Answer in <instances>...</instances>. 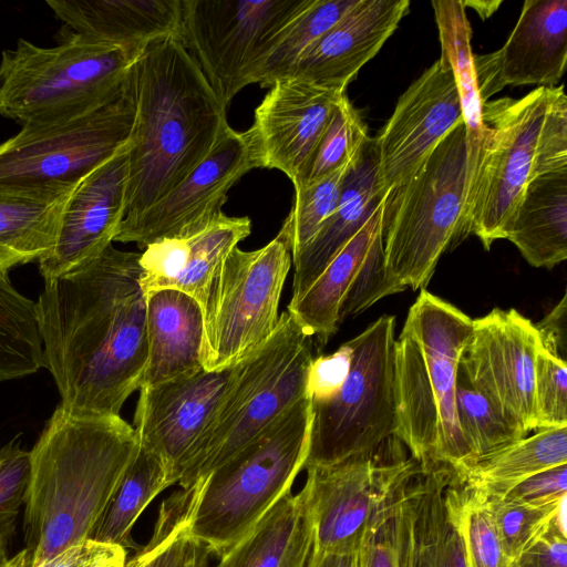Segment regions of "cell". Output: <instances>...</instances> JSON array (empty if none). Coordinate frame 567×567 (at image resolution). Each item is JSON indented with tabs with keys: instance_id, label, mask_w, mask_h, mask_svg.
Here are the masks:
<instances>
[{
	"instance_id": "33",
	"label": "cell",
	"mask_w": 567,
	"mask_h": 567,
	"mask_svg": "<svg viewBox=\"0 0 567 567\" xmlns=\"http://www.w3.org/2000/svg\"><path fill=\"white\" fill-rule=\"evenodd\" d=\"M432 7L439 29L441 58L446 61L453 72L463 112L467 155V194L487 137V127L482 120L483 102L474 70L472 29L463 1H432Z\"/></svg>"
},
{
	"instance_id": "54",
	"label": "cell",
	"mask_w": 567,
	"mask_h": 567,
	"mask_svg": "<svg viewBox=\"0 0 567 567\" xmlns=\"http://www.w3.org/2000/svg\"><path fill=\"white\" fill-rule=\"evenodd\" d=\"M209 553L202 546H197L187 567H208Z\"/></svg>"
},
{
	"instance_id": "26",
	"label": "cell",
	"mask_w": 567,
	"mask_h": 567,
	"mask_svg": "<svg viewBox=\"0 0 567 567\" xmlns=\"http://www.w3.org/2000/svg\"><path fill=\"white\" fill-rule=\"evenodd\" d=\"M385 195L378 182L375 142L369 137L348 168L337 209L318 233L292 255L290 302L308 290L333 257L372 217Z\"/></svg>"
},
{
	"instance_id": "45",
	"label": "cell",
	"mask_w": 567,
	"mask_h": 567,
	"mask_svg": "<svg viewBox=\"0 0 567 567\" xmlns=\"http://www.w3.org/2000/svg\"><path fill=\"white\" fill-rule=\"evenodd\" d=\"M30 476L29 451L19 445L0 464V538L9 542L24 505Z\"/></svg>"
},
{
	"instance_id": "34",
	"label": "cell",
	"mask_w": 567,
	"mask_h": 567,
	"mask_svg": "<svg viewBox=\"0 0 567 567\" xmlns=\"http://www.w3.org/2000/svg\"><path fill=\"white\" fill-rule=\"evenodd\" d=\"M563 464H567V426L538 430L477 458L460 476L483 496L501 497L529 476Z\"/></svg>"
},
{
	"instance_id": "4",
	"label": "cell",
	"mask_w": 567,
	"mask_h": 567,
	"mask_svg": "<svg viewBox=\"0 0 567 567\" xmlns=\"http://www.w3.org/2000/svg\"><path fill=\"white\" fill-rule=\"evenodd\" d=\"M312 409L310 394L187 495V536L219 557L244 538L288 492L306 466Z\"/></svg>"
},
{
	"instance_id": "14",
	"label": "cell",
	"mask_w": 567,
	"mask_h": 567,
	"mask_svg": "<svg viewBox=\"0 0 567 567\" xmlns=\"http://www.w3.org/2000/svg\"><path fill=\"white\" fill-rule=\"evenodd\" d=\"M259 167L251 131L237 132L229 126L208 156L174 189L140 215L124 218L114 241L135 243L144 250L155 241L200 231L223 214L228 190Z\"/></svg>"
},
{
	"instance_id": "50",
	"label": "cell",
	"mask_w": 567,
	"mask_h": 567,
	"mask_svg": "<svg viewBox=\"0 0 567 567\" xmlns=\"http://www.w3.org/2000/svg\"><path fill=\"white\" fill-rule=\"evenodd\" d=\"M111 545L87 538L68 547L37 567H89L104 555Z\"/></svg>"
},
{
	"instance_id": "25",
	"label": "cell",
	"mask_w": 567,
	"mask_h": 567,
	"mask_svg": "<svg viewBox=\"0 0 567 567\" xmlns=\"http://www.w3.org/2000/svg\"><path fill=\"white\" fill-rule=\"evenodd\" d=\"M66 30L134 52L177 35L182 0H48Z\"/></svg>"
},
{
	"instance_id": "7",
	"label": "cell",
	"mask_w": 567,
	"mask_h": 567,
	"mask_svg": "<svg viewBox=\"0 0 567 567\" xmlns=\"http://www.w3.org/2000/svg\"><path fill=\"white\" fill-rule=\"evenodd\" d=\"M466 184L462 123L409 182L384 196L381 231L385 264L403 287L425 289L442 254L458 244Z\"/></svg>"
},
{
	"instance_id": "36",
	"label": "cell",
	"mask_w": 567,
	"mask_h": 567,
	"mask_svg": "<svg viewBox=\"0 0 567 567\" xmlns=\"http://www.w3.org/2000/svg\"><path fill=\"white\" fill-rule=\"evenodd\" d=\"M451 497L468 567H512L486 498L468 487L458 473Z\"/></svg>"
},
{
	"instance_id": "8",
	"label": "cell",
	"mask_w": 567,
	"mask_h": 567,
	"mask_svg": "<svg viewBox=\"0 0 567 567\" xmlns=\"http://www.w3.org/2000/svg\"><path fill=\"white\" fill-rule=\"evenodd\" d=\"M395 317L383 315L343 344L347 368L336 388L311 400L306 467L370 455L394 436Z\"/></svg>"
},
{
	"instance_id": "53",
	"label": "cell",
	"mask_w": 567,
	"mask_h": 567,
	"mask_svg": "<svg viewBox=\"0 0 567 567\" xmlns=\"http://www.w3.org/2000/svg\"><path fill=\"white\" fill-rule=\"evenodd\" d=\"M502 1H463L464 7H472L484 20L491 17L499 7Z\"/></svg>"
},
{
	"instance_id": "6",
	"label": "cell",
	"mask_w": 567,
	"mask_h": 567,
	"mask_svg": "<svg viewBox=\"0 0 567 567\" xmlns=\"http://www.w3.org/2000/svg\"><path fill=\"white\" fill-rule=\"evenodd\" d=\"M140 53L66 29L50 48L20 38L1 53L0 115L22 127L93 111L123 90Z\"/></svg>"
},
{
	"instance_id": "44",
	"label": "cell",
	"mask_w": 567,
	"mask_h": 567,
	"mask_svg": "<svg viewBox=\"0 0 567 567\" xmlns=\"http://www.w3.org/2000/svg\"><path fill=\"white\" fill-rule=\"evenodd\" d=\"M560 171H567V96L563 84L549 87L532 178Z\"/></svg>"
},
{
	"instance_id": "22",
	"label": "cell",
	"mask_w": 567,
	"mask_h": 567,
	"mask_svg": "<svg viewBox=\"0 0 567 567\" xmlns=\"http://www.w3.org/2000/svg\"><path fill=\"white\" fill-rule=\"evenodd\" d=\"M456 473L421 465L406 484L394 513L401 567H468L451 497Z\"/></svg>"
},
{
	"instance_id": "41",
	"label": "cell",
	"mask_w": 567,
	"mask_h": 567,
	"mask_svg": "<svg viewBox=\"0 0 567 567\" xmlns=\"http://www.w3.org/2000/svg\"><path fill=\"white\" fill-rule=\"evenodd\" d=\"M484 497L512 565L550 527L559 509L566 505V499L555 505L533 506L504 497Z\"/></svg>"
},
{
	"instance_id": "55",
	"label": "cell",
	"mask_w": 567,
	"mask_h": 567,
	"mask_svg": "<svg viewBox=\"0 0 567 567\" xmlns=\"http://www.w3.org/2000/svg\"><path fill=\"white\" fill-rule=\"evenodd\" d=\"M20 445L19 436L13 437L4 445L0 444V464L12 454V452Z\"/></svg>"
},
{
	"instance_id": "32",
	"label": "cell",
	"mask_w": 567,
	"mask_h": 567,
	"mask_svg": "<svg viewBox=\"0 0 567 567\" xmlns=\"http://www.w3.org/2000/svg\"><path fill=\"white\" fill-rule=\"evenodd\" d=\"M383 200L365 225L333 257L308 290L287 310L321 344L337 332L339 311L355 275L382 229Z\"/></svg>"
},
{
	"instance_id": "46",
	"label": "cell",
	"mask_w": 567,
	"mask_h": 567,
	"mask_svg": "<svg viewBox=\"0 0 567 567\" xmlns=\"http://www.w3.org/2000/svg\"><path fill=\"white\" fill-rule=\"evenodd\" d=\"M501 497L533 506L558 504L567 497V464L534 474Z\"/></svg>"
},
{
	"instance_id": "29",
	"label": "cell",
	"mask_w": 567,
	"mask_h": 567,
	"mask_svg": "<svg viewBox=\"0 0 567 567\" xmlns=\"http://www.w3.org/2000/svg\"><path fill=\"white\" fill-rule=\"evenodd\" d=\"M395 396L398 426L394 436L420 465L441 464V422L436 399L422 350L403 329L395 340Z\"/></svg>"
},
{
	"instance_id": "56",
	"label": "cell",
	"mask_w": 567,
	"mask_h": 567,
	"mask_svg": "<svg viewBox=\"0 0 567 567\" xmlns=\"http://www.w3.org/2000/svg\"><path fill=\"white\" fill-rule=\"evenodd\" d=\"M8 543L0 538V567H3L10 559L7 553Z\"/></svg>"
},
{
	"instance_id": "5",
	"label": "cell",
	"mask_w": 567,
	"mask_h": 567,
	"mask_svg": "<svg viewBox=\"0 0 567 567\" xmlns=\"http://www.w3.org/2000/svg\"><path fill=\"white\" fill-rule=\"evenodd\" d=\"M315 358L313 338L286 309L272 334L237 362L220 406L179 470L177 484L183 492L195 488L310 394Z\"/></svg>"
},
{
	"instance_id": "51",
	"label": "cell",
	"mask_w": 567,
	"mask_h": 567,
	"mask_svg": "<svg viewBox=\"0 0 567 567\" xmlns=\"http://www.w3.org/2000/svg\"><path fill=\"white\" fill-rule=\"evenodd\" d=\"M359 553L311 551L306 567H360Z\"/></svg>"
},
{
	"instance_id": "28",
	"label": "cell",
	"mask_w": 567,
	"mask_h": 567,
	"mask_svg": "<svg viewBox=\"0 0 567 567\" xmlns=\"http://www.w3.org/2000/svg\"><path fill=\"white\" fill-rule=\"evenodd\" d=\"M78 184L53 189L0 187V274L39 261L52 249Z\"/></svg>"
},
{
	"instance_id": "37",
	"label": "cell",
	"mask_w": 567,
	"mask_h": 567,
	"mask_svg": "<svg viewBox=\"0 0 567 567\" xmlns=\"http://www.w3.org/2000/svg\"><path fill=\"white\" fill-rule=\"evenodd\" d=\"M456 416L475 461L528 433L457 374Z\"/></svg>"
},
{
	"instance_id": "20",
	"label": "cell",
	"mask_w": 567,
	"mask_h": 567,
	"mask_svg": "<svg viewBox=\"0 0 567 567\" xmlns=\"http://www.w3.org/2000/svg\"><path fill=\"white\" fill-rule=\"evenodd\" d=\"M344 95L291 76L277 80L256 109L249 127L261 168L278 169L297 186L334 106Z\"/></svg>"
},
{
	"instance_id": "10",
	"label": "cell",
	"mask_w": 567,
	"mask_h": 567,
	"mask_svg": "<svg viewBox=\"0 0 567 567\" xmlns=\"http://www.w3.org/2000/svg\"><path fill=\"white\" fill-rule=\"evenodd\" d=\"M311 0H182L178 39L228 107Z\"/></svg>"
},
{
	"instance_id": "42",
	"label": "cell",
	"mask_w": 567,
	"mask_h": 567,
	"mask_svg": "<svg viewBox=\"0 0 567 567\" xmlns=\"http://www.w3.org/2000/svg\"><path fill=\"white\" fill-rule=\"evenodd\" d=\"M406 288L389 272L385 264L382 231L371 244L339 311V323L358 316L380 299Z\"/></svg>"
},
{
	"instance_id": "39",
	"label": "cell",
	"mask_w": 567,
	"mask_h": 567,
	"mask_svg": "<svg viewBox=\"0 0 567 567\" xmlns=\"http://www.w3.org/2000/svg\"><path fill=\"white\" fill-rule=\"evenodd\" d=\"M358 0H311L292 21L266 62L259 85L270 87L288 75L302 53L337 23Z\"/></svg>"
},
{
	"instance_id": "47",
	"label": "cell",
	"mask_w": 567,
	"mask_h": 567,
	"mask_svg": "<svg viewBox=\"0 0 567 567\" xmlns=\"http://www.w3.org/2000/svg\"><path fill=\"white\" fill-rule=\"evenodd\" d=\"M512 567H567L566 505L559 509L550 527Z\"/></svg>"
},
{
	"instance_id": "57",
	"label": "cell",
	"mask_w": 567,
	"mask_h": 567,
	"mask_svg": "<svg viewBox=\"0 0 567 567\" xmlns=\"http://www.w3.org/2000/svg\"><path fill=\"white\" fill-rule=\"evenodd\" d=\"M143 564V554L142 551H138V554L133 557V559L128 560L126 563L125 567H141Z\"/></svg>"
},
{
	"instance_id": "52",
	"label": "cell",
	"mask_w": 567,
	"mask_h": 567,
	"mask_svg": "<svg viewBox=\"0 0 567 567\" xmlns=\"http://www.w3.org/2000/svg\"><path fill=\"white\" fill-rule=\"evenodd\" d=\"M126 563V548L111 545L106 553L89 567H125Z\"/></svg>"
},
{
	"instance_id": "21",
	"label": "cell",
	"mask_w": 567,
	"mask_h": 567,
	"mask_svg": "<svg viewBox=\"0 0 567 567\" xmlns=\"http://www.w3.org/2000/svg\"><path fill=\"white\" fill-rule=\"evenodd\" d=\"M473 61L483 103L505 85L554 86L566 70L567 0H526L505 44Z\"/></svg>"
},
{
	"instance_id": "24",
	"label": "cell",
	"mask_w": 567,
	"mask_h": 567,
	"mask_svg": "<svg viewBox=\"0 0 567 567\" xmlns=\"http://www.w3.org/2000/svg\"><path fill=\"white\" fill-rule=\"evenodd\" d=\"M249 217L224 213L200 231L185 238H165L140 255V285L144 293L172 288L203 307L213 277L229 251L250 235Z\"/></svg>"
},
{
	"instance_id": "48",
	"label": "cell",
	"mask_w": 567,
	"mask_h": 567,
	"mask_svg": "<svg viewBox=\"0 0 567 567\" xmlns=\"http://www.w3.org/2000/svg\"><path fill=\"white\" fill-rule=\"evenodd\" d=\"M359 557L360 567H401L394 514L361 548Z\"/></svg>"
},
{
	"instance_id": "18",
	"label": "cell",
	"mask_w": 567,
	"mask_h": 567,
	"mask_svg": "<svg viewBox=\"0 0 567 567\" xmlns=\"http://www.w3.org/2000/svg\"><path fill=\"white\" fill-rule=\"evenodd\" d=\"M128 146L92 171L73 190L55 243L38 261L44 281L83 266L114 241L125 217Z\"/></svg>"
},
{
	"instance_id": "43",
	"label": "cell",
	"mask_w": 567,
	"mask_h": 567,
	"mask_svg": "<svg viewBox=\"0 0 567 567\" xmlns=\"http://www.w3.org/2000/svg\"><path fill=\"white\" fill-rule=\"evenodd\" d=\"M535 431L567 426V362L539 349L535 363Z\"/></svg>"
},
{
	"instance_id": "2",
	"label": "cell",
	"mask_w": 567,
	"mask_h": 567,
	"mask_svg": "<svg viewBox=\"0 0 567 567\" xmlns=\"http://www.w3.org/2000/svg\"><path fill=\"white\" fill-rule=\"evenodd\" d=\"M138 446L134 427L120 415L55 408L29 451L28 567L90 538Z\"/></svg>"
},
{
	"instance_id": "38",
	"label": "cell",
	"mask_w": 567,
	"mask_h": 567,
	"mask_svg": "<svg viewBox=\"0 0 567 567\" xmlns=\"http://www.w3.org/2000/svg\"><path fill=\"white\" fill-rule=\"evenodd\" d=\"M368 138L367 126L346 94L334 106L295 190L350 165Z\"/></svg>"
},
{
	"instance_id": "11",
	"label": "cell",
	"mask_w": 567,
	"mask_h": 567,
	"mask_svg": "<svg viewBox=\"0 0 567 567\" xmlns=\"http://www.w3.org/2000/svg\"><path fill=\"white\" fill-rule=\"evenodd\" d=\"M135 114L132 70L109 103L69 120L22 126L2 142L0 187L53 189L78 184L130 144Z\"/></svg>"
},
{
	"instance_id": "13",
	"label": "cell",
	"mask_w": 567,
	"mask_h": 567,
	"mask_svg": "<svg viewBox=\"0 0 567 567\" xmlns=\"http://www.w3.org/2000/svg\"><path fill=\"white\" fill-rule=\"evenodd\" d=\"M548 92L549 87L538 86L519 100L483 103L487 137L466 194L458 243L473 234L488 250L495 240L507 238L532 179Z\"/></svg>"
},
{
	"instance_id": "1",
	"label": "cell",
	"mask_w": 567,
	"mask_h": 567,
	"mask_svg": "<svg viewBox=\"0 0 567 567\" xmlns=\"http://www.w3.org/2000/svg\"><path fill=\"white\" fill-rule=\"evenodd\" d=\"M140 255L110 245L44 281L35 301L44 368L70 411L120 415L141 386L147 334Z\"/></svg>"
},
{
	"instance_id": "16",
	"label": "cell",
	"mask_w": 567,
	"mask_h": 567,
	"mask_svg": "<svg viewBox=\"0 0 567 567\" xmlns=\"http://www.w3.org/2000/svg\"><path fill=\"white\" fill-rule=\"evenodd\" d=\"M464 123L453 72L440 58L400 96L374 137L378 182L386 194L409 182L440 142Z\"/></svg>"
},
{
	"instance_id": "9",
	"label": "cell",
	"mask_w": 567,
	"mask_h": 567,
	"mask_svg": "<svg viewBox=\"0 0 567 567\" xmlns=\"http://www.w3.org/2000/svg\"><path fill=\"white\" fill-rule=\"evenodd\" d=\"M383 443L370 455L306 467L300 493L312 530L311 551L359 553L393 516L421 465L404 455L395 436L390 447Z\"/></svg>"
},
{
	"instance_id": "49",
	"label": "cell",
	"mask_w": 567,
	"mask_h": 567,
	"mask_svg": "<svg viewBox=\"0 0 567 567\" xmlns=\"http://www.w3.org/2000/svg\"><path fill=\"white\" fill-rule=\"evenodd\" d=\"M542 346L556 358L567 362V293L536 324Z\"/></svg>"
},
{
	"instance_id": "30",
	"label": "cell",
	"mask_w": 567,
	"mask_h": 567,
	"mask_svg": "<svg viewBox=\"0 0 567 567\" xmlns=\"http://www.w3.org/2000/svg\"><path fill=\"white\" fill-rule=\"evenodd\" d=\"M533 267L553 268L567 258V171L527 184L507 238Z\"/></svg>"
},
{
	"instance_id": "40",
	"label": "cell",
	"mask_w": 567,
	"mask_h": 567,
	"mask_svg": "<svg viewBox=\"0 0 567 567\" xmlns=\"http://www.w3.org/2000/svg\"><path fill=\"white\" fill-rule=\"evenodd\" d=\"M350 165L295 190L292 207L278 233L288 243L292 255L318 233L337 209Z\"/></svg>"
},
{
	"instance_id": "15",
	"label": "cell",
	"mask_w": 567,
	"mask_h": 567,
	"mask_svg": "<svg viewBox=\"0 0 567 567\" xmlns=\"http://www.w3.org/2000/svg\"><path fill=\"white\" fill-rule=\"evenodd\" d=\"M542 342L535 326L515 309L494 308L473 319L458 374L527 433L536 427L535 363Z\"/></svg>"
},
{
	"instance_id": "31",
	"label": "cell",
	"mask_w": 567,
	"mask_h": 567,
	"mask_svg": "<svg viewBox=\"0 0 567 567\" xmlns=\"http://www.w3.org/2000/svg\"><path fill=\"white\" fill-rule=\"evenodd\" d=\"M312 530L300 491L285 494L216 567H306Z\"/></svg>"
},
{
	"instance_id": "12",
	"label": "cell",
	"mask_w": 567,
	"mask_h": 567,
	"mask_svg": "<svg viewBox=\"0 0 567 567\" xmlns=\"http://www.w3.org/2000/svg\"><path fill=\"white\" fill-rule=\"evenodd\" d=\"M292 264L277 235L256 250L233 248L217 268L202 307L206 370L229 367L262 344L279 322V301Z\"/></svg>"
},
{
	"instance_id": "19",
	"label": "cell",
	"mask_w": 567,
	"mask_h": 567,
	"mask_svg": "<svg viewBox=\"0 0 567 567\" xmlns=\"http://www.w3.org/2000/svg\"><path fill=\"white\" fill-rule=\"evenodd\" d=\"M472 329V318L425 289H421L403 326L422 350L436 399L441 422L439 463L458 474L475 462L458 426L455 401L460 355Z\"/></svg>"
},
{
	"instance_id": "17",
	"label": "cell",
	"mask_w": 567,
	"mask_h": 567,
	"mask_svg": "<svg viewBox=\"0 0 567 567\" xmlns=\"http://www.w3.org/2000/svg\"><path fill=\"white\" fill-rule=\"evenodd\" d=\"M237 362L140 388L132 426L140 444L162 462L171 484L177 483L185 458L220 406Z\"/></svg>"
},
{
	"instance_id": "3",
	"label": "cell",
	"mask_w": 567,
	"mask_h": 567,
	"mask_svg": "<svg viewBox=\"0 0 567 567\" xmlns=\"http://www.w3.org/2000/svg\"><path fill=\"white\" fill-rule=\"evenodd\" d=\"M133 79L136 114L124 218L174 189L229 127L227 107L177 35L150 43L135 60Z\"/></svg>"
},
{
	"instance_id": "35",
	"label": "cell",
	"mask_w": 567,
	"mask_h": 567,
	"mask_svg": "<svg viewBox=\"0 0 567 567\" xmlns=\"http://www.w3.org/2000/svg\"><path fill=\"white\" fill-rule=\"evenodd\" d=\"M171 485L162 462L140 444L90 538L103 544L132 547L131 530L136 519Z\"/></svg>"
},
{
	"instance_id": "23",
	"label": "cell",
	"mask_w": 567,
	"mask_h": 567,
	"mask_svg": "<svg viewBox=\"0 0 567 567\" xmlns=\"http://www.w3.org/2000/svg\"><path fill=\"white\" fill-rule=\"evenodd\" d=\"M409 7V0H358L302 53L287 76L346 92L395 31Z\"/></svg>"
},
{
	"instance_id": "27",
	"label": "cell",
	"mask_w": 567,
	"mask_h": 567,
	"mask_svg": "<svg viewBox=\"0 0 567 567\" xmlns=\"http://www.w3.org/2000/svg\"><path fill=\"white\" fill-rule=\"evenodd\" d=\"M145 307L147 359L140 388L203 368L204 315L199 302L183 291L162 288L145 292Z\"/></svg>"
}]
</instances>
